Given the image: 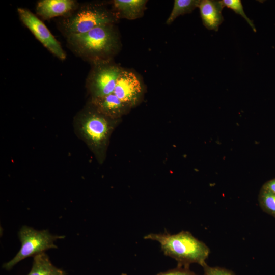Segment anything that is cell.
I'll return each instance as SVG.
<instances>
[{"mask_svg":"<svg viewBox=\"0 0 275 275\" xmlns=\"http://www.w3.org/2000/svg\"><path fill=\"white\" fill-rule=\"evenodd\" d=\"M121 121L103 115L90 103L74 118L75 133L87 145L100 164L105 160L111 135Z\"/></svg>","mask_w":275,"mask_h":275,"instance_id":"6da1fadb","label":"cell"},{"mask_svg":"<svg viewBox=\"0 0 275 275\" xmlns=\"http://www.w3.org/2000/svg\"><path fill=\"white\" fill-rule=\"evenodd\" d=\"M144 238L158 242L164 255L175 259L178 266L189 267L192 263L203 266L206 263L205 260L210 252L205 243L186 231L175 234H170L167 231L162 233H150Z\"/></svg>","mask_w":275,"mask_h":275,"instance_id":"7a4b0ae2","label":"cell"},{"mask_svg":"<svg viewBox=\"0 0 275 275\" xmlns=\"http://www.w3.org/2000/svg\"><path fill=\"white\" fill-rule=\"evenodd\" d=\"M68 41L80 54L96 58L109 55L118 44L112 24L99 26L84 33L69 34Z\"/></svg>","mask_w":275,"mask_h":275,"instance_id":"3957f363","label":"cell"},{"mask_svg":"<svg viewBox=\"0 0 275 275\" xmlns=\"http://www.w3.org/2000/svg\"><path fill=\"white\" fill-rule=\"evenodd\" d=\"M18 235L21 246L16 256L3 264V268L7 270L26 258L34 257L50 249H57L54 242L65 237V236L52 235L48 230L39 231L27 226L21 227Z\"/></svg>","mask_w":275,"mask_h":275,"instance_id":"277c9868","label":"cell"},{"mask_svg":"<svg viewBox=\"0 0 275 275\" xmlns=\"http://www.w3.org/2000/svg\"><path fill=\"white\" fill-rule=\"evenodd\" d=\"M116 18L103 7L88 5L66 19L64 27L69 35L84 33L99 26L112 24Z\"/></svg>","mask_w":275,"mask_h":275,"instance_id":"5b68a950","label":"cell"},{"mask_svg":"<svg viewBox=\"0 0 275 275\" xmlns=\"http://www.w3.org/2000/svg\"><path fill=\"white\" fill-rule=\"evenodd\" d=\"M121 71L120 68L111 63L102 62L96 66L88 84L91 99L113 93Z\"/></svg>","mask_w":275,"mask_h":275,"instance_id":"8992f818","label":"cell"},{"mask_svg":"<svg viewBox=\"0 0 275 275\" xmlns=\"http://www.w3.org/2000/svg\"><path fill=\"white\" fill-rule=\"evenodd\" d=\"M17 11L22 22L36 38L55 56L64 60L66 54L60 43L43 22L28 9L19 8Z\"/></svg>","mask_w":275,"mask_h":275,"instance_id":"52a82bcc","label":"cell"},{"mask_svg":"<svg viewBox=\"0 0 275 275\" xmlns=\"http://www.w3.org/2000/svg\"><path fill=\"white\" fill-rule=\"evenodd\" d=\"M113 93L122 102L132 108L142 100L144 89L140 80L134 73L122 70Z\"/></svg>","mask_w":275,"mask_h":275,"instance_id":"ba28073f","label":"cell"},{"mask_svg":"<svg viewBox=\"0 0 275 275\" xmlns=\"http://www.w3.org/2000/svg\"><path fill=\"white\" fill-rule=\"evenodd\" d=\"M89 103L99 112L113 119H121L131 109L113 93L105 96L91 98Z\"/></svg>","mask_w":275,"mask_h":275,"instance_id":"9c48e42d","label":"cell"},{"mask_svg":"<svg viewBox=\"0 0 275 275\" xmlns=\"http://www.w3.org/2000/svg\"><path fill=\"white\" fill-rule=\"evenodd\" d=\"M198 7L203 25L208 30L217 31L224 21L221 1H200Z\"/></svg>","mask_w":275,"mask_h":275,"instance_id":"30bf717a","label":"cell"},{"mask_svg":"<svg viewBox=\"0 0 275 275\" xmlns=\"http://www.w3.org/2000/svg\"><path fill=\"white\" fill-rule=\"evenodd\" d=\"M75 2L72 0H42L38 3L37 13L45 19L66 14L73 10Z\"/></svg>","mask_w":275,"mask_h":275,"instance_id":"8fae6325","label":"cell"},{"mask_svg":"<svg viewBox=\"0 0 275 275\" xmlns=\"http://www.w3.org/2000/svg\"><path fill=\"white\" fill-rule=\"evenodd\" d=\"M28 275H67V273L53 265L43 252L33 257L32 267Z\"/></svg>","mask_w":275,"mask_h":275,"instance_id":"7c38bea8","label":"cell"},{"mask_svg":"<svg viewBox=\"0 0 275 275\" xmlns=\"http://www.w3.org/2000/svg\"><path fill=\"white\" fill-rule=\"evenodd\" d=\"M146 3L145 0H115L114 5L123 17L134 19L143 15Z\"/></svg>","mask_w":275,"mask_h":275,"instance_id":"4fadbf2b","label":"cell"},{"mask_svg":"<svg viewBox=\"0 0 275 275\" xmlns=\"http://www.w3.org/2000/svg\"><path fill=\"white\" fill-rule=\"evenodd\" d=\"M199 0H175L170 15L166 23L171 24L180 15L191 13L195 8L199 7Z\"/></svg>","mask_w":275,"mask_h":275,"instance_id":"5bb4252c","label":"cell"},{"mask_svg":"<svg viewBox=\"0 0 275 275\" xmlns=\"http://www.w3.org/2000/svg\"><path fill=\"white\" fill-rule=\"evenodd\" d=\"M259 200L262 208L275 216V194L263 189L260 194Z\"/></svg>","mask_w":275,"mask_h":275,"instance_id":"9a60e30c","label":"cell"},{"mask_svg":"<svg viewBox=\"0 0 275 275\" xmlns=\"http://www.w3.org/2000/svg\"><path fill=\"white\" fill-rule=\"evenodd\" d=\"M223 7H226L232 9L235 13L241 16L248 23L254 32L256 31L255 25L245 13L240 0H222L221 1Z\"/></svg>","mask_w":275,"mask_h":275,"instance_id":"2e32d148","label":"cell"},{"mask_svg":"<svg viewBox=\"0 0 275 275\" xmlns=\"http://www.w3.org/2000/svg\"><path fill=\"white\" fill-rule=\"evenodd\" d=\"M203 275H235L231 270L220 267H211L205 263L203 266Z\"/></svg>","mask_w":275,"mask_h":275,"instance_id":"e0dca14e","label":"cell"},{"mask_svg":"<svg viewBox=\"0 0 275 275\" xmlns=\"http://www.w3.org/2000/svg\"><path fill=\"white\" fill-rule=\"evenodd\" d=\"M156 275H197L190 270L189 267L177 266V267L169 269L164 272L157 273Z\"/></svg>","mask_w":275,"mask_h":275,"instance_id":"ac0fdd59","label":"cell"},{"mask_svg":"<svg viewBox=\"0 0 275 275\" xmlns=\"http://www.w3.org/2000/svg\"><path fill=\"white\" fill-rule=\"evenodd\" d=\"M263 189L271 191L275 194V179L269 181L265 184Z\"/></svg>","mask_w":275,"mask_h":275,"instance_id":"d6986e66","label":"cell"}]
</instances>
